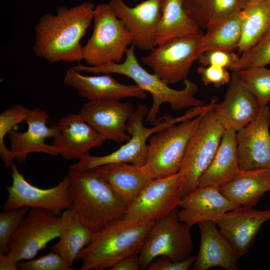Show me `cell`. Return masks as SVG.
I'll use <instances>...</instances> for the list:
<instances>
[{
    "instance_id": "cell-1",
    "label": "cell",
    "mask_w": 270,
    "mask_h": 270,
    "mask_svg": "<svg viewBox=\"0 0 270 270\" xmlns=\"http://www.w3.org/2000/svg\"><path fill=\"white\" fill-rule=\"evenodd\" d=\"M95 7L94 3L84 2L70 8L60 7L55 14L42 16L34 27L35 54L51 63L83 60L80 40L92 26Z\"/></svg>"
},
{
    "instance_id": "cell-2",
    "label": "cell",
    "mask_w": 270,
    "mask_h": 270,
    "mask_svg": "<svg viewBox=\"0 0 270 270\" xmlns=\"http://www.w3.org/2000/svg\"><path fill=\"white\" fill-rule=\"evenodd\" d=\"M135 48L132 44L128 48L124 61L120 63L110 62L96 66L79 64L72 68L79 72L94 74L114 73L132 80L136 85L152 96V104L145 121L153 126L156 124L160 106L164 103L168 104L174 110L205 104L204 100L194 96L198 91L195 82L187 79L184 82V87L182 89L175 90L170 88L154 74L148 72L138 60Z\"/></svg>"
},
{
    "instance_id": "cell-3",
    "label": "cell",
    "mask_w": 270,
    "mask_h": 270,
    "mask_svg": "<svg viewBox=\"0 0 270 270\" xmlns=\"http://www.w3.org/2000/svg\"><path fill=\"white\" fill-rule=\"evenodd\" d=\"M70 210L92 232L123 217L128 206L117 196L98 168L68 170Z\"/></svg>"
},
{
    "instance_id": "cell-4",
    "label": "cell",
    "mask_w": 270,
    "mask_h": 270,
    "mask_svg": "<svg viewBox=\"0 0 270 270\" xmlns=\"http://www.w3.org/2000/svg\"><path fill=\"white\" fill-rule=\"evenodd\" d=\"M155 222L112 220L93 232L90 243L78 254L81 270H110L128 256L139 254Z\"/></svg>"
},
{
    "instance_id": "cell-5",
    "label": "cell",
    "mask_w": 270,
    "mask_h": 270,
    "mask_svg": "<svg viewBox=\"0 0 270 270\" xmlns=\"http://www.w3.org/2000/svg\"><path fill=\"white\" fill-rule=\"evenodd\" d=\"M207 109L206 106L193 107L185 114L176 118L168 114H165L158 118L156 124L153 127L146 128L143 123V120L148 111L145 105L140 104L128 121L126 131L130 138L126 143L107 155H89L70 166L68 170H86L117 162H128L143 166L146 159V142L152 134L172 124L198 116L206 112Z\"/></svg>"
},
{
    "instance_id": "cell-6",
    "label": "cell",
    "mask_w": 270,
    "mask_h": 270,
    "mask_svg": "<svg viewBox=\"0 0 270 270\" xmlns=\"http://www.w3.org/2000/svg\"><path fill=\"white\" fill-rule=\"evenodd\" d=\"M93 21L92 34L83 46V60L90 66L121 62L132 44L131 33L108 4L96 6Z\"/></svg>"
},
{
    "instance_id": "cell-7",
    "label": "cell",
    "mask_w": 270,
    "mask_h": 270,
    "mask_svg": "<svg viewBox=\"0 0 270 270\" xmlns=\"http://www.w3.org/2000/svg\"><path fill=\"white\" fill-rule=\"evenodd\" d=\"M202 115L164 128L149 137L144 166L152 179L178 172L188 143Z\"/></svg>"
},
{
    "instance_id": "cell-8",
    "label": "cell",
    "mask_w": 270,
    "mask_h": 270,
    "mask_svg": "<svg viewBox=\"0 0 270 270\" xmlns=\"http://www.w3.org/2000/svg\"><path fill=\"white\" fill-rule=\"evenodd\" d=\"M72 213L68 209L60 216L44 208H30L12 234L6 254L16 263L34 258L48 243L59 237Z\"/></svg>"
},
{
    "instance_id": "cell-9",
    "label": "cell",
    "mask_w": 270,
    "mask_h": 270,
    "mask_svg": "<svg viewBox=\"0 0 270 270\" xmlns=\"http://www.w3.org/2000/svg\"><path fill=\"white\" fill-rule=\"evenodd\" d=\"M225 129L214 110L202 114L188 143L178 172L181 178L182 198L198 187L199 179L212 162Z\"/></svg>"
},
{
    "instance_id": "cell-10",
    "label": "cell",
    "mask_w": 270,
    "mask_h": 270,
    "mask_svg": "<svg viewBox=\"0 0 270 270\" xmlns=\"http://www.w3.org/2000/svg\"><path fill=\"white\" fill-rule=\"evenodd\" d=\"M190 227L180 221L178 209L154 222L138 254L142 270L159 256H166L174 262L191 256L194 246Z\"/></svg>"
},
{
    "instance_id": "cell-11",
    "label": "cell",
    "mask_w": 270,
    "mask_h": 270,
    "mask_svg": "<svg viewBox=\"0 0 270 270\" xmlns=\"http://www.w3.org/2000/svg\"><path fill=\"white\" fill-rule=\"evenodd\" d=\"M202 34L180 38L155 46L141 61L168 84L184 82L199 56L198 47Z\"/></svg>"
},
{
    "instance_id": "cell-12",
    "label": "cell",
    "mask_w": 270,
    "mask_h": 270,
    "mask_svg": "<svg viewBox=\"0 0 270 270\" xmlns=\"http://www.w3.org/2000/svg\"><path fill=\"white\" fill-rule=\"evenodd\" d=\"M12 182L6 186L8 196L3 204L8 211L24 206L42 208L61 215L71 206L68 175L52 188L44 189L32 185L21 174L14 163L11 168Z\"/></svg>"
},
{
    "instance_id": "cell-13",
    "label": "cell",
    "mask_w": 270,
    "mask_h": 270,
    "mask_svg": "<svg viewBox=\"0 0 270 270\" xmlns=\"http://www.w3.org/2000/svg\"><path fill=\"white\" fill-rule=\"evenodd\" d=\"M181 198L178 173L152 180L128 207L123 218L156 222L177 208Z\"/></svg>"
},
{
    "instance_id": "cell-14",
    "label": "cell",
    "mask_w": 270,
    "mask_h": 270,
    "mask_svg": "<svg viewBox=\"0 0 270 270\" xmlns=\"http://www.w3.org/2000/svg\"><path fill=\"white\" fill-rule=\"evenodd\" d=\"M270 108H260L254 119L236 132L239 169H270Z\"/></svg>"
},
{
    "instance_id": "cell-15",
    "label": "cell",
    "mask_w": 270,
    "mask_h": 270,
    "mask_svg": "<svg viewBox=\"0 0 270 270\" xmlns=\"http://www.w3.org/2000/svg\"><path fill=\"white\" fill-rule=\"evenodd\" d=\"M132 104L120 100L88 101L79 115L106 140L118 144L128 141L127 121L134 112Z\"/></svg>"
},
{
    "instance_id": "cell-16",
    "label": "cell",
    "mask_w": 270,
    "mask_h": 270,
    "mask_svg": "<svg viewBox=\"0 0 270 270\" xmlns=\"http://www.w3.org/2000/svg\"><path fill=\"white\" fill-rule=\"evenodd\" d=\"M163 0H145L134 7L123 0H110L114 14L131 33L135 47L150 51L155 46L154 36L162 12Z\"/></svg>"
},
{
    "instance_id": "cell-17",
    "label": "cell",
    "mask_w": 270,
    "mask_h": 270,
    "mask_svg": "<svg viewBox=\"0 0 270 270\" xmlns=\"http://www.w3.org/2000/svg\"><path fill=\"white\" fill-rule=\"evenodd\" d=\"M48 114L40 108L30 110L24 122L28 130L18 132L12 130L8 134L10 140V150L15 159L20 164L24 163L28 155L32 152H40L56 156L58 150L52 144L45 143L47 138H54L60 132L58 124L47 126Z\"/></svg>"
},
{
    "instance_id": "cell-18",
    "label": "cell",
    "mask_w": 270,
    "mask_h": 270,
    "mask_svg": "<svg viewBox=\"0 0 270 270\" xmlns=\"http://www.w3.org/2000/svg\"><path fill=\"white\" fill-rule=\"evenodd\" d=\"M270 220V208L258 210L252 207L240 206L223 214L215 222L240 257L248 252L262 224Z\"/></svg>"
},
{
    "instance_id": "cell-19",
    "label": "cell",
    "mask_w": 270,
    "mask_h": 270,
    "mask_svg": "<svg viewBox=\"0 0 270 270\" xmlns=\"http://www.w3.org/2000/svg\"><path fill=\"white\" fill-rule=\"evenodd\" d=\"M102 74L84 76L72 67L66 70L64 83L76 89L80 97L88 101L146 98V92L137 85L122 84L118 82L110 74Z\"/></svg>"
},
{
    "instance_id": "cell-20",
    "label": "cell",
    "mask_w": 270,
    "mask_h": 270,
    "mask_svg": "<svg viewBox=\"0 0 270 270\" xmlns=\"http://www.w3.org/2000/svg\"><path fill=\"white\" fill-rule=\"evenodd\" d=\"M58 124L60 132L52 144L59 154L66 160H80L90 155L94 148L102 146L106 140L79 114H69L62 118Z\"/></svg>"
},
{
    "instance_id": "cell-21",
    "label": "cell",
    "mask_w": 270,
    "mask_h": 270,
    "mask_svg": "<svg viewBox=\"0 0 270 270\" xmlns=\"http://www.w3.org/2000/svg\"><path fill=\"white\" fill-rule=\"evenodd\" d=\"M260 108L237 72L232 71L224 100L218 102L214 109L220 124L225 128H230L237 132L254 119Z\"/></svg>"
},
{
    "instance_id": "cell-22",
    "label": "cell",
    "mask_w": 270,
    "mask_h": 270,
    "mask_svg": "<svg viewBox=\"0 0 270 270\" xmlns=\"http://www.w3.org/2000/svg\"><path fill=\"white\" fill-rule=\"evenodd\" d=\"M240 206L226 198L219 188L198 187L181 198L178 214L180 221L191 228L202 221H216L223 214Z\"/></svg>"
},
{
    "instance_id": "cell-23",
    "label": "cell",
    "mask_w": 270,
    "mask_h": 270,
    "mask_svg": "<svg viewBox=\"0 0 270 270\" xmlns=\"http://www.w3.org/2000/svg\"><path fill=\"white\" fill-rule=\"evenodd\" d=\"M198 225L200 245L196 260L190 269L208 270L218 267L226 270H238L240 256L220 232L216 222L204 220Z\"/></svg>"
},
{
    "instance_id": "cell-24",
    "label": "cell",
    "mask_w": 270,
    "mask_h": 270,
    "mask_svg": "<svg viewBox=\"0 0 270 270\" xmlns=\"http://www.w3.org/2000/svg\"><path fill=\"white\" fill-rule=\"evenodd\" d=\"M219 189L226 198L236 205L254 206L270 191V169H239L234 176Z\"/></svg>"
},
{
    "instance_id": "cell-25",
    "label": "cell",
    "mask_w": 270,
    "mask_h": 270,
    "mask_svg": "<svg viewBox=\"0 0 270 270\" xmlns=\"http://www.w3.org/2000/svg\"><path fill=\"white\" fill-rule=\"evenodd\" d=\"M117 196L128 206L136 199L152 179L144 166L117 162L98 167Z\"/></svg>"
},
{
    "instance_id": "cell-26",
    "label": "cell",
    "mask_w": 270,
    "mask_h": 270,
    "mask_svg": "<svg viewBox=\"0 0 270 270\" xmlns=\"http://www.w3.org/2000/svg\"><path fill=\"white\" fill-rule=\"evenodd\" d=\"M238 170L236 132L227 128L212 162L199 179L198 187L220 188L229 182Z\"/></svg>"
},
{
    "instance_id": "cell-27",
    "label": "cell",
    "mask_w": 270,
    "mask_h": 270,
    "mask_svg": "<svg viewBox=\"0 0 270 270\" xmlns=\"http://www.w3.org/2000/svg\"><path fill=\"white\" fill-rule=\"evenodd\" d=\"M182 2L163 0L162 16L154 36V46L180 38L202 33L185 12Z\"/></svg>"
},
{
    "instance_id": "cell-28",
    "label": "cell",
    "mask_w": 270,
    "mask_h": 270,
    "mask_svg": "<svg viewBox=\"0 0 270 270\" xmlns=\"http://www.w3.org/2000/svg\"><path fill=\"white\" fill-rule=\"evenodd\" d=\"M240 15L241 36L238 50L242 54L256 44L270 29V2L247 0Z\"/></svg>"
},
{
    "instance_id": "cell-29",
    "label": "cell",
    "mask_w": 270,
    "mask_h": 270,
    "mask_svg": "<svg viewBox=\"0 0 270 270\" xmlns=\"http://www.w3.org/2000/svg\"><path fill=\"white\" fill-rule=\"evenodd\" d=\"M240 11L212 24L206 29L198 42L199 55L212 50L232 52L238 49L241 36Z\"/></svg>"
},
{
    "instance_id": "cell-30",
    "label": "cell",
    "mask_w": 270,
    "mask_h": 270,
    "mask_svg": "<svg viewBox=\"0 0 270 270\" xmlns=\"http://www.w3.org/2000/svg\"><path fill=\"white\" fill-rule=\"evenodd\" d=\"M247 0H183L184 10L200 28L240 12Z\"/></svg>"
},
{
    "instance_id": "cell-31",
    "label": "cell",
    "mask_w": 270,
    "mask_h": 270,
    "mask_svg": "<svg viewBox=\"0 0 270 270\" xmlns=\"http://www.w3.org/2000/svg\"><path fill=\"white\" fill-rule=\"evenodd\" d=\"M92 235L93 232L72 212L62 230L59 240L50 250L59 254L72 267L78 254L91 242Z\"/></svg>"
},
{
    "instance_id": "cell-32",
    "label": "cell",
    "mask_w": 270,
    "mask_h": 270,
    "mask_svg": "<svg viewBox=\"0 0 270 270\" xmlns=\"http://www.w3.org/2000/svg\"><path fill=\"white\" fill-rule=\"evenodd\" d=\"M236 72L260 107L267 106L270 102V69L266 66H257Z\"/></svg>"
},
{
    "instance_id": "cell-33",
    "label": "cell",
    "mask_w": 270,
    "mask_h": 270,
    "mask_svg": "<svg viewBox=\"0 0 270 270\" xmlns=\"http://www.w3.org/2000/svg\"><path fill=\"white\" fill-rule=\"evenodd\" d=\"M30 110L22 104L8 108L0 114V156L6 168H11L15 159L10 149L4 144L6 134L17 124L24 122Z\"/></svg>"
},
{
    "instance_id": "cell-34",
    "label": "cell",
    "mask_w": 270,
    "mask_h": 270,
    "mask_svg": "<svg viewBox=\"0 0 270 270\" xmlns=\"http://www.w3.org/2000/svg\"><path fill=\"white\" fill-rule=\"evenodd\" d=\"M270 64V29L252 47L242 54L232 71Z\"/></svg>"
},
{
    "instance_id": "cell-35",
    "label": "cell",
    "mask_w": 270,
    "mask_h": 270,
    "mask_svg": "<svg viewBox=\"0 0 270 270\" xmlns=\"http://www.w3.org/2000/svg\"><path fill=\"white\" fill-rule=\"evenodd\" d=\"M30 208L24 206L0 214V255L4 254L10 238Z\"/></svg>"
},
{
    "instance_id": "cell-36",
    "label": "cell",
    "mask_w": 270,
    "mask_h": 270,
    "mask_svg": "<svg viewBox=\"0 0 270 270\" xmlns=\"http://www.w3.org/2000/svg\"><path fill=\"white\" fill-rule=\"evenodd\" d=\"M17 265L21 270H74L59 254L52 250L38 258L19 262Z\"/></svg>"
},
{
    "instance_id": "cell-37",
    "label": "cell",
    "mask_w": 270,
    "mask_h": 270,
    "mask_svg": "<svg viewBox=\"0 0 270 270\" xmlns=\"http://www.w3.org/2000/svg\"><path fill=\"white\" fill-rule=\"evenodd\" d=\"M239 58L233 52L212 50L200 54L197 60L200 66H214L230 70Z\"/></svg>"
},
{
    "instance_id": "cell-38",
    "label": "cell",
    "mask_w": 270,
    "mask_h": 270,
    "mask_svg": "<svg viewBox=\"0 0 270 270\" xmlns=\"http://www.w3.org/2000/svg\"><path fill=\"white\" fill-rule=\"evenodd\" d=\"M196 72L205 86L212 84L220 88L228 84L231 78L227 68L218 66H200L197 68Z\"/></svg>"
},
{
    "instance_id": "cell-39",
    "label": "cell",
    "mask_w": 270,
    "mask_h": 270,
    "mask_svg": "<svg viewBox=\"0 0 270 270\" xmlns=\"http://www.w3.org/2000/svg\"><path fill=\"white\" fill-rule=\"evenodd\" d=\"M196 260V256H190L179 262H174L166 256H159L148 265V270H188L190 268Z\"/></svg>"
},
{
    "instance_id": "cell-40",
    "label": "cell",
    "mask_w": 270,
    "mask_h": 270,
    "mask_svg": "<svg viewBox=\"0 0 270 270\" xmlns=\"http://www.w3.org/2000/svg\"><path fill=\"white\" fill-rule=\"evenodd\" d=\"M141 269L138 254H132L122 259L115 265L110 270H138Z\"/></svg>"
},
{
    "instance_id": "cell-41",
    "label": "cell",
    "mask_w": 270,
    "mask_h": 270,
    "mask_svg": "<svg viewBox=\"0 0 270 270\" xmlns=\"http://www.w3.org/2000/svg\"><path fill=\"white\" fill-rule=\"evenodd\" d=\"M17 264L9 255L6 254L0 255V270H18V268Z\"/></svg>"
},
{
    "instance_id": "cell-42",
    "label": "cell",
    "mask_w": 270,
    "mask_h": 270,
    "mask_svg": "<svg viewBox=\"0 0 270 270\" xmlns=\"http://www.w3.org/2000/svg\"><path fill=\"white\" fill-rule=\"evenodd\" d=\"M268 0V1H270V0Z\"/></svg>"
}]
</instances>
